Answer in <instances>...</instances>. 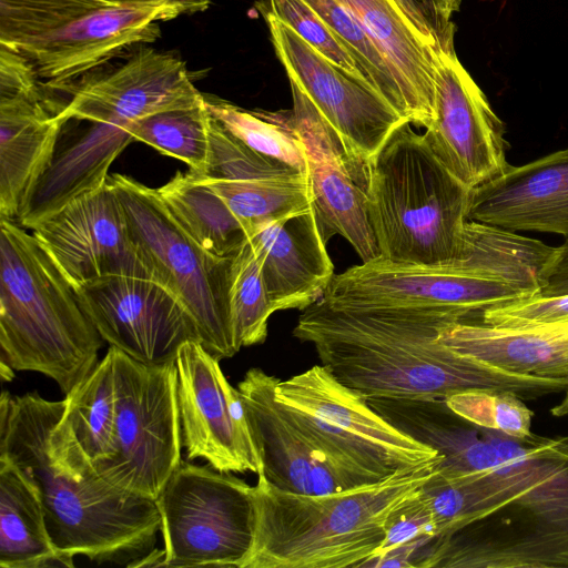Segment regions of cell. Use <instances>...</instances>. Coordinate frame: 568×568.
<instances>
[{
    "mask_svg": "<svg viewBox=\"0 0 568 568\" xmlns=\"http://www.w3.org/2000/svg\"><path fill=\"white\" fill-rule=\"evenodd\" d=\"M80 303L103 341L149 365L175 362L187 341H199L194 320L162 283L109 276L77 290Z\"/></svg>",
    "mask_w": 568,
    "mask_h": 568,
    "instance_id": "16",
    "label": "cell"
},
{
    "mask_svg": "<svg viewBox=\"0 0 568 568\" xmlns=\"http://www.w3.org/2000/svg\"><path fill=\"white\" fill-rule=\"evenodd\" d=\"M115 378V449L93 464L111 485L156 500L180 466L182 435L175 362L149 365L110 346Z\"/></svg>",
    "mask_w": 568,
    "mask_h": 568,
    "instance_id": "11",
    "label": "cell"
},
{
    "mask_svg": "<svg viewBox=\"0 0 568 568\" xmlns=\"http://www.w3.org/2000/svg\"><path fill=\"white\" fill-rule=\"evenodd\" d=\"M550 413L555 417L568 415V386L565 389L562 399L551 408Z\"/></svg>",
    "mask_w": 568,
    "mask_h": 568,
    "instance_id": "41",
    "label": "cell"
},
{
    "mask_svg": "<svg viewBox=\"0 0 568 568\" xmlns=\"http://www.w3.org/2000/svg\"><path fill=\"white\" fill-rule=\"evenodd\" d=\"M568 320V295H534L484 312L481 322L493 326H526Z\"/></svg>",
    "mask_w": 568,
    "mask_h": 568,
    "instance_id": "36",
    "label": "cell"
},
{
    "mask_svg": "<svg viewBox=\"0 0 568 568\" xmlns=\"http://www.w3.org/2000/svg\"><path fill=\"white\" fill-rule=\"evenodd\" d=\"M258 8L267 10L288 26L331 63L373 89L348 50L303 0H266Z\"/></svg>",
    "mask_w": 568,
    "mask_h": 568,
    "instance_id": "35",
    "label": "cell"
},
{
    "mask_svg": "<svg viewBox=\"0 0 568 568\" xmlns=\"http://www.w3.org/2000/svg\"><path fill=\"white\" fill-rule=\"evenodd\" d=\"M278 381L253 367L237 384L266 479L280 489L306 495L372 484L337 465L304 434L276 399Z\"/></svg>",
    "mask_w": 568,
    "mask_h": 568,
    "instance_id": "18",
    "label": "cell"
},
{
    "mask_svg": "<svg viewBox=\"0 0 568 568\" xmlns=\"http://www.w3.org/2000/svg\"><path fill=\"white\" fill-rule=\"evenodd\" d=\"M67 400L38 392L0 397V458L36 487L54 547L73 559L140 567L154 551L155 500L108 483L62 420Z\"/></svg>",
    "mask_w": 568,
    "mask_h": 568,
    "instance_id": "2",
    "label": "cell"
},
{
    "mask_svg": "<svg viewBox=\"0 0 568 568\" xmlns=\"http://www.w3.org/2000/svg\"><path fill=\"white\" fill-rule=\"evenodd\" d=\"M156 190L181 227L207 253L230 258L247 241L248 226L191 171L176 172Z\"/></svg>",
    "mask_w": 568,
    "mask_h": 568,
    "instance_id": "27",
    "label": "cell"
},
{
    "mask_svg": "<svg viewBox=\"0 0 568 568\" xmlns=\"http://www.w3.org/2000/svg\"><path fill=\"white\" fill-rule=\"evenodd\" d=\"M423 1V0H422Z\"/></svg>",
    "mask_w": 568,
    "mask_h": 568,
    "instance_id": "43",
    "label": "cell"
},
{
    "mask_svg": "<svg viewBox=\"0 0 568 568\" xmlns=\"http://www.w3.org/2000/svg\"><path fill=\"white\" fill-rule=\"evenodd\" d=\"M174 3L104 0H0V44L27 58L40 79L62 88L126 48L161 37Z\"/></svg>",
    "mask_w": 568,
    "mask_h": 568,
    "instance_id": "8",
    "label": "cell"
},
{
    "mask_svg": "<svg viewBox=\"0 0 568 568\" xmlns=\"http://www.w3.org/2000/svg\"><path fill=\"white\" fill-rule=\"evenodd\" d=\"M30 230L75 290L109 276L158 281L108 183L71 201Z\"/></svg>",
    "mask_w": 568,
    "mask_h": 568,
    "instance_id": "17",
    "label": "cell"
},
{
    "mask_svg": "<svg viewBox=\"0 0 568 568\" xmlns=\"http://www.w3.org/2000/svg\"><path fill=\"white\" fill-rule=\"evenodd\" d=\"M454 34L442 33L434 53L435 120L423 134L442 164L474 189L508 169V143L504 122L459 61Z\"/></svg>",
    "mask_w": 568,
    "mask_h": 568,
    "instance_id": "14",
    "label": "cell"
},
{
    "mask_svg": "<svg viewBox=\"0 0 568 568\" xmlns=\"http://www.w3.org/2000/svg\"><path fill=\"white\" fill-rule=\"evenodd\" d=\"M204 97L212 116L250 149L307 173L304 146L285 122L283 111H247L225 100Z\"/></svg>",
    "mask_w": 568,
    "mask_h": 568,
    "instance_id": "30",
    "label": "cell"
},
{
    "mask_svg": "<svg viewBox=\"0 0 568 568\" xmlns=\"http://www.w3.org/2000/svg\"><path fill=\"white\" fill-rule=\"evenodd\" d=\"M352 54L373 89L405 120L402 92L381 52L359 21L338 0H303Z\"/></svg>",
    "mask_w": 568,
    "mask_h": 568,
    "instance_id": "32",
    "label": "cell"
},
{
    "mask_svg": "<svg viewBox=\"0 0 568 568\" xmlns=\"http://www.w3.org/2000/svg\"><path fill=\"white\" fill-rule=\"evenodd\" d=\"M403 122L365 165L367 215L379 257L446 265L460 255L470 191Z\"/></svg>",
    "mask_w": 568,
    "mask_h": 568,
    "instance_id": "7",
    "label": "cell"
},
{
    "mask_svg": "<svg viewBox=\"0 0 568 568\" xmlns=\"http://www.w3.org/2000/svg\"><path fill=\"white\" fill-rule=\"evenodd\" d=\"M552 246L467 221L459 257L446 265L376 257L335 274L318 302L342 310L417 307L481 322L486 310L536 295Z\"/></svg>",
    "mask_w": 568,
    "mask_h": 568,
    "instance_id": "4",
    "label": "cell"
},
{
    "mask_svg": "<svg viewBox=\"0 0 568 568\" xmlns=\"http://www.w3.org/2000/svg\"><path fill=\"white\" fill-rule=\"evenodd\" d=\"M293 109L283 111L301 140L307 161L312 206L325 243L343 236L362 262L379 256L366 206L365 191L338 140L308 98L291 83Z\"/></svg>",
    "mask_w": 568,
    "mask_h": 568,
    "instance_id": "19",
    "label": "cell"
},
{
    "mask_svg": "<svg viewBox=\"0 0 568 568\" xmlns=\"http://www.w3.org/2000/svg\"><path fill=\"white\" fill-rule=\"evenodd\" d=\"M62 420L93 464L109 459L115 449V378L112 351L65 395Z\"/></svg>",
    "mask_w": 568,
    "mask_h": 568,
    "instance_id": "28",
    "label": "cell"
},
{
    "mask_svg": "<svg viewBox=\"0 0 568 568\" xmlns=\"http://www.w3.org/2000/svg\"><path fill=\"white\" fill-rule=\"evenodd\" d=\"M436 27L445 28L452 24V16L460 8L462 0H423Z\"/></svg>",
    "mask_w": 568,
    "mask_h": 568,
    "instance_id": "39",
    "label": "cell"
},
{
    "mask_svg": "<svg viewBox=\"0 0 568 568\" xmlns=\"http://www.w3.org/2000/svg\"><path fill=\"white\" fill-rule=\"evenodd\" d=\"M102 343L34 235L0 216V363L41 373L67 395L93 371Z\"/></svg>",
    "mask_w": 568,
    "mask_h": 568,
    "instance_id": "6",
    "label": "cell"
},
{
    "mask_svg": "<svg viewBox=\"0 0 568 568\" xmlns=\"http://www.w3.org/2000/svg\"><path fill=\"white\" fill-rule=\"evenodd\" d=\"M204 100L180 57L143 47L112 72L79 85L59 116L65 123L74 119L126 129L152 113Z\"/></svg>",
    "mask_w": 568,
    "mask_h": 568,
    "instance_id": "20",
    "label": "cell"
},
{
    "mask_svg": "<svg viewBox=\"0 0 568 568\" xmlns=\"http://www.w3.org/2000/svg\"><path fill=\"white\" fill-rule=\"evenodd\" d=\"M359 21L394 77L408 122L428 128L435 120V82L429 48L393 0H338Z\"/></svg>",
    "mask_w": 568,
    "mask_h": 568,
    "instance_id": "24",
    "label": "cell"
},
{
    "mask_svg": "<svg viewBox=\"0 0 568 568\" xmlns=\"http://www.w3.org/2000/svg\"><path fill=\"white\" fill-rule=\"evenodd\" d=\"M0 374L1 379L7 382H10L14 376L13 369L2 363H0Z\"/></svg>",
    "mask_w": 568,
    "mask_h": 568,
    "instance_id": "42",
    "label": "cell"
},
{
    "mask_svg": "<svg viewBox=\"0 0 568 568\" xmlns=\"http://www.w3.org/2000/svg\"><path fill=\"white\" fill-rule=\"evenodd\" d=\"M211 114L206 102L152 113L128 124L134 141L144 142L165 155L186 163L189 171L205 170L210 152Z\"/></svg>",
    "mask_w": 568,
    "mask_h": 568,
    "instance_id": "29",
    "label": "cell"
},
{
    "mask_svg": "<svg viewBox=\"0 0 568 568\" xmlns=\"http://www.w3.org/2000/svg\"><path fill=\"white\" fill-rule=\"evenodd\" d=\"M112 3H150V2H161L166 1L176 4L181 8L183 14H193L197 12L205 11L212 0H104Z\"/></svg>",
    "mask_w": 568,
    "mask_h": 568,
    "instance_id": "40",
    "label": "cell"
},
{
    "mask_svg": "<svg viewBox=\"0 0 568 568\" xmlns=\"http://www.w3.org/2000/svg\"><path fill=\"white\" fill-rule=\"evenodd\" d=\"M484 430L495 459L473 473L471 517L435 539L420 567L568 568V437Z\"/></svg>",
    "mask_w": 568,
    "mask_h": 568,
    "instance_id": "3",
    "label": "cell"
},
{
    "mask_svg": "<svg viewBox=\"0 0 568 568\" xmlns=\"http://www.w3.org/2000/svg\"><path fill=\"white\" fill-rule=\"evenodd\" d=\"M131 234L154 271L158 282L182 302L197 327L200 343L220 361L239 347L231 318V260L203 250L172 216L158 190L136 180L111 174Z\"/></svg>",
    "mask_w": 568,
    "mask_h": 568,
    "instance_id": "9",
    "label": "cell"
},
{
    "mask_svg": "<svg viewBox=\"0 0 568 568\" xmlns=\"http://www.w3.org/2000/svg\"><path fill=\"white\" fill-rule=\"evenodd\" d=\"M467 220L511 232L556 234L568 244V148L509 165L471 189Z\"/></svg>",
    "mask_w": 568,
    "mask_h": 568,
    "instance_id": "21",
    "label": "cell"
},
{
    "mask_svg": "<svg viewBox=\"0 0 568 568\" xmlns=\"http://www.w3.org/2000/svg\"><path fill=\"white\" fill-rule=\"evenodd\" d=\"M438 337L463 355L510 372L568 378V320L513 327L452 322Z\"/></svg>",
    "mask_w": 568,
    "mask_h": 568,
    "instance_id": "25",
    "label": "cell"
},
{
    "mask_svg": "<svg viewBox=\"0 0 568 568\" xmlns=\"http://www.w3.org/2000/svg\"><path fill=\"white\" fill-rule=\"evenodd\" d=\"M448 408L466 422L524 440L531 433L532 410L511 390L470 388L444 398Z\"/></svg>",
    "mask_w": 568,
    "mask_h": 568,
    "instance_id": "33",
    "label": "cell"
},
{
    "mask_svg": "<svg viewBox=\"0 0 568 568\" xmlns=\"http://www.w3.org/2000/svg\"><path fill=\"white\" fill-rule=\"evenodd\" d=\"M229 300L239 347L263 343L267 336L268 318L274 311L260 261L248 241L231 260Z\"/></svg>",
    "mask_w": 568,
    "mask_h": 568,
    "instance_id": "31",
    "label": "cell"
},
{
    "mask_svg": "<svg viewBox=\"0 0 568 568\" xmlns=\"http://www.w3.org/2000/svg\"><path fill=\"white\" fill-rule=\"evenodd\" d=\"M414 29L432 49H436L442 32L434 23L422 0H393Z\"/></svg>",
    "mask_w": 568,
    "mask_h": 568,
    "instance_id": "38",
    "label": "cell"
},
{
    "mask_svg": "<svg viewBox=\"0 0 568 568\" xmlns=\"http://www.w3.org/2000/svg\"><path fill=\"white\" fill-rule=\"evenodd\" d=\"M443 458L316 495L280 489L258 473L253 544L242 568L362 567L384 542L393 513L439 471Z\"/></svg>",
    "mask_w": 568,
    "mask_h": 568,
    "instance_id": "5",
    "label": "cell"
},
{
    "mask_svg": "<svg viewBox=\"0 0 568 568\" xmlns=\"http://www.w3.org/2000/svg\"><path fill=\"white\" fill-rule=\"evenodd\" d=\"M460 315L433 308L302 311L293 335L314 346L321 363L366 398L429 399L470 389L511 390L535 398L565 390L568 378L520 374L463 355L439 339Z\"/></svg>",
    "mask_w": 568,
    "mask_h": 568,
    "instance_id": "1",
    "label": "cell"
},
{
    "mask_svg": "<svg viewBox=\"0 0 568 568\" xmlns=\"http://www.w3.org/2000/svg\"><path fill=\"white\" fill-rule=\"evenodd\" d=\"M41 89L0 97V216L17 219L55 155L65 123Z\"/></svg>",
    "mask_w": 568,
    "mask_h": 568,
    "instance_id": "23",
    "label": "cell"
},
{
    "mask_svg": "<svg viewBox=\"0 0 568 568\" xmlns=\"http://www.w3.org/2000/svg\"><path fill=\"white\" fill-rule=\"evenodd\" d=\"M47 529L36 487L10 462L0 458V567H73Z\"/></svg>",
    "mask_w": 568,
    "mask_h": 568,
    "instance_id": "26",
    "label": "cell"
},
{
    "mask_svg": "<svg viewBox=\"0 0 568 568\" xmlns=\"http://www.w3.org/2000/svg\"><path fill=\"white\" fill-rule=\"evenodd\" d=\"M275 395L317 447L367 483L438 455L392 425L363 394L341 383L323 364L280 379Z\"/></svg>",
    "mask_w": 568,
    "mask_h": 568,
    "instance_id": "10",
    "label": "cell"
},
{
    "mask_svg": "<svg viewBox=\"0 0 568 568\" xmlns=\"http://www.w3.org/2000/svg\"><path fill=\"white\" fill-rule=\"evenodd\" d=\"M247 241L260 261L274 313L313 305L335 275L312 204L252 224Z\"/></svg>",
    "mask_w": 568,
    "mask_h": 568,
    "instance_id": "22",
    "label": "cell"
},
{
    "mask_svg": "<svg viewBox=\"0 0 568 568\" xmlns=\"http://www.w3.org/2000/svg\"><path fill=\"white\" fill-rule=\"evenodd\" d=\"M538 296L568 295V244L555 247L541 274Z\"/></svg>",
    "mask_w": 568,
    "mask_h": 568,
    "instance_id": "37",
    "label": "cell"
},
{
    "mask_svg": "<svg viewBox=\"0 0 568 568\" xmlns=\"http://www.w3.org/2000/svg\"><path fill=\"white\" fill-rule=\"evenodd\" d=\"M288 81L325 120L359 180L365 165L405 121L377 92L354 79L272 13L258 8Z\"/></svg>",
    "mask_w": 568,
    "mask_h": 568,
    "instance_id": "13",
    "label": "cell"
},
{
    "mask_svg": "<svg viewBox=\"0 0 568 568\" xmlns=\"http://www.w3.org/2000/svg\"><path fill=\"white\" fill-rule=\"evenodd\" d=\"M175 365L187 460L202 458L225 473H261L262 462L241 394L226 379L220 359L199 341H187L179 348Z\"/></svg>",
    "mask_w": 568,
    "mask_h": 568,
    "instance_id": "15",
    "label": "cell"
},
{
    "mask_svg": "<svg viewBox=\"0 0 568 568\" xmlns=\"http://www.w3.org/2000/svg\"><path fill=\"white\" fill-rule=\"evenodd\" d=\"M160 567L242 568L253 544V486L231 473L181 462L155 500Z\"/></svg>",
    "mask_w": 568,
    "mask_h": 568,
    "instance_id": "12",
    "label": "cell"
},
{
    "mask_svg": "<svg viewBox=\"0 0 568 568\" xmlns=\"http://www.w3.org/2000/svg\"><path fill=\"white\" fill-rule=\"evenodd\" d=\"M209 136L210 152L206 168L201 173H194L202 179L254 181L304 174L285 163L253 151L231 134L212 114Z\"/></svg>",
    "mask_w": 568,
    "mask_h": 568,
    "instance_id": "34",
    "label": "cell"
}]
</instances>
